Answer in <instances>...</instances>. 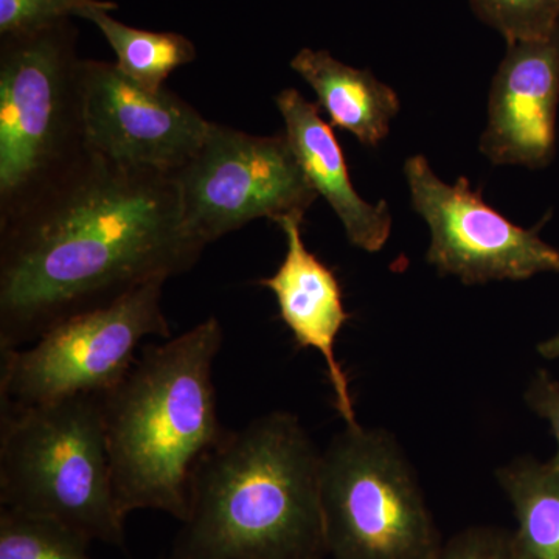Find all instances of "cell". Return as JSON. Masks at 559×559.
I'll use <instances>...</instances> for the list:
<instances>
[{"mask_svg":"<svg viewBox=\"0 0 559 559\" xmlns=\"http://www.w3.org/2000/svg\"><path fill=\"white\" fill-rule=\"evenodd\" d=\"M488 27L510 40L547 38L559 28V0H468Z\"/></svg>","mask_w":559,"mask_h":559,"instance_id":"18","label":"cell"},{"mask_svg":"<svg viewBox=\"0 0 559 559\" xmlns=\"http://www.w3.org/2000/svg\"><path fill=\"white\" fill-rule=\"evenodd\" d=\"M436 559H521L514 533L510 530L476 525L452 536Z\"/></svg>","mask_w":559,"mask_h":559,"instance_id":"20","label":"cell"},{"mask_svg":"<svg viewBox=\"0 0 559 559\" xmlns=\"http://www.w3.org/2000/svg\"><path fill=\"white\" fill-rule=\"evenodd\" d=\"M305 215H288L278 221L286 237V255L271 277L260 286L270 289L283 320L299 348L316 349L325 362L334 393V406L345 426L359 425L349 393L347 373L337 359L336 340L352 314L345 310L344 294L333 270L308 250L301 238Z\"/></svg>","mask_w":559,"mask_h":559,"instance_id":"12","label":"cell"},{"mask_svg":"<svg viewBox=\"0 0 559 559\" xmlns=\"http://www.w3.org/2000/svg\"><path fill=\"white\" fill-rule=\"evenodd\" d=\"M558 105L559 28L510 40L489 90L480 153L495 165L546 168L557 154Z\"/></svg>","mask_w":559,"mask_h":559,"instance_id":"11","label":"cell"},{"mask_svg":"<svg viewBox=\"0 0 559 559\" xmlns=\"http://www.w3.org/2000/svg\"><path fill=\"white\" fill-rule=\"evenodd\" d=\"M330 559H436L443 546L417 473L384 429L345 426L322 452Z\"/></svg>","mask_w":559,"mask_h":559,"instance_id":"6","label":"cell"},{"mask_svg":"<svg viewBox=\"0 0 559 559\" xmlns=\"http://www.w3.org/2000/svg\"><path fill=\"white\" fill-rule=\"evenodd\" d=\"M285 121V134L305 175L318 197L329 202L344 226L348 241L366 252H380L392 231L388 202L370 204L349 179L344 150L333 127L320 117V108L297 90H285L275 97Z\"/></svg>","mask_w":559,"mask_h":559,"instance_id":"13","label":"cell"},{"mask_svg":"<svg viewBox=\"0 0 559 559\" xmlns=\"http://www.w3.org/2000/svg\"><path fill=\"white\" fill-rule=\"evenodd\" d=\"M167 280H153L51 326L21 348L0 349V404L28 407L116 388L148 336L170 337L162 311Z\"/></svg>","mask_w":559,"mask_h":559,"instance_id":"7","label":"cell"},{"mask_svg":"<svg viewBox=\"0 0 559 559\" xmlns=\"http://www.w3.org/2000/svg\"><path fill=\"white\" fill-rule=\"evenodd\" d=\"M513 506L521 559H559V469L550 462L516 459L496 473Z\"/></svg>","mask_w":559,"mask_h":559,"instance_id":"15","label":"cell"},{"mask_svg":"<svg viewBox=\"0 0 559 559\" xmlns=\"http://www.w3.org/2000/svg\"><path fill=\"white\" fill-rule=\"evenodd\" d=\"M95 9L117 5L108 0H0V36L40 31Z\"/></svg>","mask_w":559,"mask_h":559,"instance_id":"19","label":"cell"},{"mask_svg":"<svg viewBox=\"0 0 559 559\" xmlns=\"http://www.w3.org/2000/svg\"><path fill=\"white\" fill-rule=\"evenodd\" d=\"M0 38L2 219L72 170L90 146L72 22Z\"/></svg>","mask_w":559,"mask_h":559,"instance_id":"5","label":"cell"},{"mask_svg":"<svg viewBox=\"0 0 559 559\" xmlns=\"http://www.w3.org/2000/svg\"><path fill=\"white\" fill-rule=\"evenodd\" d=\"M81 92L87 146L127 167L175 175L209 132L210 121L179 95L139 86L116 62L81 61Z\"/></svg>","mask_w":559,"mask_h":559,"instance_id":"10","label":"cell"},{"mask_svg":"<svg viewBox=\"0 0 559 559\" xmlns=\"http://www.w3.org/2000/svg\"><path fill=\"white\" fill-rule=\"evenodd\" d=\"M525 403L536 415L549 423L558 447L557 454L550 463L559 469V382L555 381L546 370H539L528 384Z\"/></svg>","mask_w":559,"mask_h":559,"instance_id":"21","label":"cell"},{"mask_svg":"<svg viewBox=\"0 0 559 559\" xmlns=\"http://www.w3.org/2000/svg\"><path fill=\"white\" fill-rule=\"evenodd\" d=\"M90 544L57 522L0 507V559H92Z\"/></svg>","mask_w":559,"mask_h":559,"instance_id":"17","label":"cell"},{"mask_svg":"<svg viewBox=\"0 0 559 559\" xmlns=\"http://www.w3.org/2000/svg\"><path fill=\"white\" fill-rule=\"evenodd\" d=\"M171 178L187 227L205 246L255 219L305 215L318 198L285 132L253 135L213 121Z\"/></svg>","mask_w":559,"mask_h":559,"instance_id":"8","label":"cell"},{"mask_svg":"<svg viewBox=\"0 0 559 559\" xmlns=\"http://www.w3.org/2000/svg\"><path fill=\"white\" fill-rule=\"evenodd\" d=\"M538 353L544 359H559V331L550 340L540 342Z\"/></svg>","mask_w":559,"mask_h":559,"instance_id":"22","label":"cell"},{"mask_svg":"<svg viewBox=\"0 0 559 559\" xmlns=\"http://www.w3.org/2000/svg\"><path fill=\"white\" fill-rule=\"evenodd\" d=\"M0 507L124 546L100 396L2 406Z\"/></svg>","mask_w":559,"mask_h":559,"instance_id":"4","label":"cell"},{"mask_svg":"<svg viewBox=\"0 0 559 559\" xmlns=\"http://www.w3.org/2000/svg\"><path fill=\"white\" fill-rule=\"evenodd\" d=\"M207 248L187 227L170 175L94 153L0 219V349L183 274Z\"/></svg>","mask_w":559,"mask_h":559,"instance_id":"1","label":"cell"},{"mask_svg":"<svg viewBox=\"0 0 559 559\" xmlns=\"http://www.w3.org/2000/svg\"><path fill=\"white\" fill-rule=\"evenodd\" d=\"M404 176L412 205L429 227L426 260L441 275H454L471 286L559 272V250L539 237V227L511 223L468 179L444 182L421 154L406 160Z\"/></svg>","mask_w":559,"mask_h":559,"instance_id":"9","label":"cell"},{"mask_svg":"<svg viewBox=\"0 0 559 559\" xmlns=\"http://www.w3.org/2000/svg\"><path fill=\"white\" fill-rule=\"evenodd\" d=\"M290 68L316 92L331 127L352 132L369 148L388 138L390 123L400 112V97L370 70L352 68L330 51L312 49H301Z\"/></svg>","mask_w":559,"mask_h":559,"instance_id":"14","label":"cell"},{"mask_svg":"<svg viewBox=\"0 0 559 559\" xmlns=\"http://www.w3.org/2000/svg\"><path fill=\"white\" fill-rule=\"evenodd\" d=\"M84 20L100 28L120 72L145 90H162L176 69L197 60L194 44L179 33L140 31L114 20L103 9L91 10Z\"/></svg>","mask_w":559,"mask_h":559,"instance_id":"16","label":"cell"},{"mask_svg":"<svg viewBox=\"0 0 559 559\" xmlns=\"http://www.w3.org/2000/svg\"><path fill=\"white\" fill-rule=\"evenodd\" d=\"M320 466L290 412L224 433L194 469L168 559H325Z\"/></svg>","mask_w":559,"mask_h":559,"instance_id":"2","label":"cell"},{"mask_svg":"<svg viewBox=\"0 0 559 559\" xmlns=\"http://www.w3.org/2000/svg\"><path fill=\"white\" fill-rule=\"evenodd\" d=\"M223 345L216 318L139 353L100 396L114 487L124 516L157 510L183 522L201 459L224 437L213 364Z\"/></svg>","mask_w":559,"mask_h":559,"instance_id":"3","label":"cell"}]
</instances>
